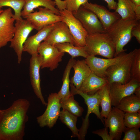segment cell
I'll list each match as a JSON object with an SVG mask.
<instances>
[{"mask_svg":"<svg viewBox=\"0 0 140 140\" xmlns=\"http://www.w3.org/2000/svg\"><path fill=\"white\" fill-rule=\"evenodd\" d=\"M47 101L45 111L42 115L37 117V120L40 127H47L51 128L59 118L61 107L57 93L50 94L47 98Z\"/></svg>","mask_w":140,"mask_h":140,"instance_id":"9c48e42d","label":"cell"},{"mask_svg":"<svg viewBox=\"0 0 140 140\" xmlns=\"http://www.w3.org/2000/svg\"><path fill=\"white\" fill-rule=\"evenodd\" d=\"M132 52L130 69V79L140 82V49L135 48Z\"/></svg>","mask_w":140,"mask_h":140,"instance_id":"4dcf8cb0","label":"cell"},{"mask_svg":"<svg viewBox=\"0 0 140 140\" xmlns=\"http://www.w3.org/2000/svg\"><path fill=\"white\" fill-rule=\"evenodd\" d=\"M129 53L124 52L114 58L107 59L88 55L85 60L92 72L99 77L105 78L106 71L107 68L123 59Z\"/></svg>","mask_w":140,"mask_h":140,"instance_id":"7c38bea8","label":"cell"},{"mask_svg":"<svg viewBox=\"0 0 140 140\" xmlns=\"http://www.w3.org/2000/svg\"><path fill=\"white\" fill-rule=\"evenodd\" d=\"M92 133L101 137L103 140H111L106 127L93 131Z\"/></svg>","mask_w":140,"mask_h":140,"instance_id":"e575fe53","label":"cell"},{"mask_svg":"<svg viewBox=\"0 0 140 140\" xmlns=\"http://www.w3.org/2000/svg\"><path fill=\"white\" fill-rule=\"evenodd\" d=\"M3 10L2 9H0V14L3 11Z\"/></svg>","mask_w":140,"mask_h":140,"instance_id":"60d3db41","label":"cell"},{"mask_svg":"<svg viewBox=\"0 0 140 140\" xmlns=\"http://www.w3.org/2000/svg\"><path fill=\"white\" fill-rule=\"evenodd\" d=\"M61 108L78 117L82 116L84 110L74 99V95H71L68 98L60 99Z\"/></svg>","mask_w":140,"mask_h":140,"instance_id":"f1b7e54d","label":"cell"},{"mask_svg":"<svg viewBox=\"0 0 140 140\" xmlns=\"http://www.w3.org/2000/svg\"><path fill=\"white\" fill-rule=\"evenodd\" d=\"M115 11L123 20L136 19V16L133 9L132 2L130 0H118Z\"/></svg>","mask_w":140,"mask_h":140,"instance_id":"d4e9b609","label":"cell"},{"mask_svg":"<svg viewBox=\"0 0 140 140\" xmlns=\"http://www.w3.org/2000/svg\"><path fill=\"white\" fill-rule=\"evenodd\" d=\"M124 113L116 107H113L107 117L103 119L106 127L109 128L111 140H118L121 137L125 127Z\"/></svg>","mask_w":140,"mask_h":140,"instance_id":"4fadbf2b","label":"cell"},{"mask_svg":"<svg viewBox=\"0 0 140 140\" xmlns=\"http://www.w3.org/2000/svg\"><path fill=\"white\" fill-rule=\"evenodd\" d=\"M116 107L124 113L140 112V98L133 94L123 98Z\"/></svg>","mask_w":140,"mask_h":140,"instance_id":"cb8c5ba5","label":"cell"},{"mask_svg":"<svg viewBox=\"0 0 140 140\" xmlns=\"http://www.w3.org/2000/svg\"><path fill=\"white\" fill-rule=\"evenodd\" d=\"M55 46L59 51L69 54L72 58L81 56L86 58L88 55L84 46H76L69 43L58 44L55 45Z\"/></svg>","mask_w":140,"mask_h":140,"instance_id":"484cf974","label":"cell"},{"mask_svg":"<svg viewBox=\"0 0 140 140\" xmlns=\"http://www.w3.org/2000/svg\"><path fill=\"white\" fill-rule=\"evenodd\" d=\"M84 47L88 55H99L107 58L114 57L115 46L107 32L88 34Z\"/></svg>","mask_w":140,"mask_h":140,"instance_id":"7a4b0ae2","label":"cell"},{"mask_svg":"<svg viewBox=\"0 0 140 140\" xmlns=\"http://www.w3.org/2000/svg\"><path fill=\"white\" fill-rule=\"evenodd\" d=\"M13 36L10 42V47L16 54L18 63L22 59L24 44L31 32L34 29L33 25L26 19L15 20Z\"/></svg>","mask_w":140,"mask_h":140,"instance_id":"8992f818","label":"cell"},{"mask_svg":"<svg viewBox=\"0 0 140 140\" xmlns=\"http://www.w3.org/2000/svg\"><path fill=\"white\" fill-rule=\"evenodd\" d=\"M55 2L56 5L58 9L61 11L66 9V6L65 2L61 0H53Z\"/></svg>","mask_w":140,"mask_h":140,"instance_id":"8d00e7d4","label":"cell"},{"mask_svg":"<svg viewBox=\"0 0 140 140\" xmlns=\"http://www.w3.org/2000/svg\"><path fill=\"white\" fill-rule=\"evenodd\" d=\"M134 94L140 98V86L137 88L135 89Z\"/></svg>","mask_w":140,"mask_h":140,"instance_id":"f35d334b","label":"cell"},{"mask_svg":"<svg viewBox=\"0 0 140 140\" xmlns=\"http://www.w3.org/2000/svg\"><path fill=\"white\" fill-rule=\"evenodd\" d=\"M100 106L101 107V116L103 118L107 117L111 109V101L108 87V84L99 90Z\"/></svg>","mask_w":140,"mask_h":140,"instance_id":"4316f807","label":"cell"},{"mask_svg":"<svg viewBox=\"0 0 140 140\" xmlns=\"http://www.w3.org/2000/svg\"><path fill=\"white\" fill-rule=\"evenodd\" d=\"M59 13L61 21L68 26L77 46H85L88 33L80 22L74 16L72 12L66 9L59 11Z\"/></svg>","mask_w":140,"mask_h":140,"instance_id":"30bf717a","label":"cell"},{"mask_svg":"<svg viewBox=\"0 0 140 140\" xmlns=\"http://www.w3.org/2000/svg\"><path fill=\"white\" fill-rule=\"evenodd\" d=\"M15 21L11 8L4 10L0 14V49L6 46L12 38Z\"/></svg>","mask_w":140,"mask_h":140,"instance_id":"9a60e30c","label":"cell"},{"mask_svg":"<svg viewBox=\"0 0 140 140\" xmlns=\"http://www.w3.org/2000/svg\"><path fill=\"white\" fill-rule=\"evenodd\" d=\"M25 3L21 12V16L23 18L29 14L34 11L37 8L43 7L47 8L60 15L59 10L55 7V2L52 0H24Z\"/></svg>","mask_w":140,"mask_h":140,"instance_id":"7402d4cb","label":"cell"},{"mask_svg":"<svg viewBox=\"0 0 140 140\" xmlns=\"http://www.w3.org/2000/svg\"><path fill=\"white\" fill-rule=\"evenodd\" d=\"M72 12L80 22L88 34L107 32L96 15L83 6H81L77 11Z\"/></svg>","mask_w":140,"mask_h":140,"instance_id":"8fae6325","label":"cell"},{"mask_svg":"<svg viewBox=\"0 0 140 140\" xmlns=\"http://www.w3.org/2000/svg\"><path fill=\"white\" fill-rule=\"evenodd\" d=\"M38 10L32 12L23 18L29 22L34 29L38 31L47 26L61 21L60 15L45 7L38 8Z\"/></svg>","mask_w":140,"mask_h":140,"instance_id":"ba28073f","label":"cell"},{"mask_svg":"<svg viewBox=\"0 0 140 140\" xmlns=\"http://www.w3.org/2000/svg\"><path fill=\"white\" fill-rule=\"evenodd\" d=\"M108 84L106 78L99 77L91 72L79 90L88 95H93Z\"/></svg>","mask_w":140,"mask_h":140,"instance_id":"44dd1931","label":"cell"},{"mask_svg":"<svg viewBox=\"0 0 140 140\" xmlns=\"http://www.w3.org/2000/svg\"><path fill=\"white\" fill-rule=\"evenodd\" d=\"M41 68H47L51 71L56 69L62 60L65 53L59 51L55 45L43 41L38 49Z\"/></svg>","mask_w":140,"mask_h":140,"instance_id":"52a82bcc","label":"cell"},{"mask_svg":"<svg viewBox=\"0 0 140 140\" xmlns=\"http://www.w3.org/2000/svg\"><path fill=\"white\" fill-rule=\"evenodd\" d=\"M132 2L137 6H140V0H130Z\"/></svg>","mask_w":140,"mask_h":140,"instance_id":"ab89813d","label":"cell"},{"mask_svg":"<svg viewBox=\"0 0 140 140\" xmlns=\"http://www.w3.org/2000/svg\"><path fill=\"white\" fill-rule=\"evenodd\" d=\"M82 6L96 15L107 32L111 26L121 18L115 11L110 12L104 6L96 3L87 2Z\"/></svg>","mask_w":140,"mask_h":140,"instance_id":"e0dca14e","label":"cell"},{"mask_svg":"<svg viewBox=\"0 0 140 140\" xmlns=\"http://www.w3.org/2000/svg\"><path fill=\"white\" fill-rule=\"evenodd\" d=\"M53 25L45 26L38 31L35 34L28 37L24 44L23 52H26L31 56L38 54L39 46L52 29Z\"/></svg>","mask_w":140,"mask_h":140,"instance_id":"d6986e66","label":"cell"},{"mask_svg":"<svg viewBox=\"0 0 140 140\" xmlns=\"http://www.w3.org/2000/svg\"><path fill=\"white\" fill-rule=\"evenodd\" d=\"M124 122L126 127L139 128L140 127V112L124 113Z\"/></svg>","mask_w":140,"mask_h":140,"instance_id":"1f68e13d","label":"cell"},{"mask_svg":"<svg viewBox=\"0 0 140 140\" xmlns=\"http://www.w3.org/2000/svg\"><path fill=\"white\" fill-rule=\"evenodd\" d=\"M139 86L140 82L132 80L125 84L116 82L108 84L111 106L116 107L123 98L134 94Z\"/></svg>","mask_w":140,"mask_h":140,"instance_id":"5bb4252c","label":"cell"},{"mask_svg":"<svg viewBox=\"0 0 140 140\" xmlns=\"http://www.w3.org/2000/svg\"><path fill=\"white\" fill-rule=\"evenodd\" d=\"M132 54V51L130 52L126 58L107 68L106 71L105 78L108 84L115 82L125 84L130 81Z\"/></svg>","mask_w":140,"mask_h":140,"instance_id":"5b68a950","label":"cell"},{"mask_svg":"<svg viewBox=\"0 0 140 140\" xmlns=\"http://www.w3.org/2000/svg\"><path fill=\"white\" fill-rule=\"evenodd\" d=\"M66 9L72 12L76 11L80 7L88 2V0H64Z\"/></svg>","mask_w":140,"mask_h":140,"instance_id":"836d02e7","label":"cell"},{"mask_svg":"<svg viewBox=\"0 0 140 140\" xmlns=\"http://www.w3.org/2000/svg\"><path fill=\"white\" fill-rule=\"evenodd\" d=\"M134 20H123L121 19L115 22L107 32L115 44L114 57L125 52L124 47L131 40L132 28L137 21Z\"/></svg>","mask_w":140,"mask_h":140,"instance_id":"3957f363","label":"cell"},{"mask_svg":"<svg viewBox=\"0 0 140 140\" xmlns=\"http://www.w3.org/2000/svg\"><path fill=\"white\" fill-rule=\"evenodd\" d=\"M30 102L23 98L15 101L8 108L1 110L0 140H23L28 121Z\"/></svg>","mask_w":140,"mask_h":140,"instance_id":"6da1fadb","label":"cell"},{"mask_svg":"<svg viewBox=\"0 0 140 140\" xmlns=\"http://www.w3.org/2000/svg\"><path fill=\"white\" fill-rule=\"evenodd\" d=\"M59 117L61 121L71 131V137H77L79 139V129L76 126L78 117L64 109L60 111Z\"/></svg>","mask_w":140,"mask_h":140,"instance_id":"83f0119b","label":"cell"},{"mask_svg":"<svg viewBox=\"0 0 140 140\" xmlns=\"http://www.w3.org/2000/svg\"><path fill=\"white\" fill-rule=\"evenodd\" d=\"M139 128L125 127L123 132L124 135L123 140H139L140 132Z\"/></svg>","mask_w":140,"mask_h":140,"instance_id":"d6a6232c","label":"cell"},{"mask_svg":"<svg viewBox=\"0 0 140 140\" xmlns=\"http://www.w3.org/2000/svg\"><path fill=\"white\" fill-rule=\"evenodd\" d=\"M1 110L0 109V115H1Z\"/></svg>","mask_w":140,"mask_h":140,"instance_id":"b9f144b4","label":"cell"},{"mask_svg":"<svg viewBox=\"0 0 140 140\" xmlns=\"http://www.w3.org/2000/svg\"><path fill=\"white\" fill-rule=\"evenodd\" d=\"M132 37H135L137 42L140 43V22L137 20L132 27L131 31Z\"/></svg>","mask_w":140,"mask_h":140,"instance_id":"d590c367","label":"cell"},{"mask_svg":"<svg viewBox=\"0 0 140 140\" xmlns=\"http://www.w3.org/2000/svg\"><path fill=\"white\" fill-rule=\"evenodd\" d=\"M107 4V6L109 10H115L117 6V3L115 0H104Z\"/></svg>","mask_w":140,"mask_h":140,"instance_id":"74e56055","label":"cell"},{"mask_svg":"<svg viewBox=\"0 0 140 140\" xmlns=\"http://www.w3.org/2000/svg\"><path fill=\"white\" fill-rule=\"evenodd\" d=\"M72 68L74 71V74L71 78L70 82L79 90L83 82L92 72L85 60H76Z\"/></svg>","mask_w":140,"mask_h":140,"instance_id":"ffe728a7","label":"cell"},{"mask_svg":"<svg viewBox=\"0 0 140 140\" xmlns=\"http://www.w3.org/2000/svg\"><path fill=\"white\" fill-rule=\"evenodd\" d=\"M25 3L24 0H0V9L5 6L12 8L14 11L15 20L22 19L21 12Z\"/></svg>","mask_w":140,"mask_h":140,"instance_id":"f546056e","label":"cell"},{"mask_svg":"<svg viewBox=\"0 0 140 140\" xmlns=\"http://www.w3.org/2000/svg\"><path fill=\"white\" fill-rule=\"evenodd\" d=\"M44 41L53 45L59 43H69L77 46L68 26L61 21L54 24L52 29Z\"/></svg>","mask_w":140,"mask_h":140,"instance_id":"2e32d148","label":"cell"},{"mask_svg":"<svg viewBox=\"0 0 140 140\" xmlns=\"http://www.w3.org/2000/svg\"><path fill=\"white\" fill-rule=\"evenodd\" d=\"M76 60L74 58L70 59L65 69L62 80V85L60 90L57 93V96L60 99L67 98L72 95L69 90V76L71 70Z\"/></svg>","mask_w":140,"mask_h":140,"instance_id":"603a6c76","label":"cell"},{"mask_svg":"<svg viewBox=\"0 0 140 140\" xmlns=\"http://www.w3.org/2000/svg\"><path fill=\"white\" fill-rule=\"evenodd\" d=\"M41 64L38 54L31 56L30 60L29 73L31 85L33 91L42 104L46 106L41 92L40 70Z\"/></svg>","mask_w":140,"mask_h":140,"instance_id":"ac0fdd59","label":"cell"},{"mask_svg":"<svg viewBox=\"0 0 140 140\" xmlns=\"http://www.w3.org/2000/svg\"><path fill=\"white\" fill-rule=\"evenodd\" d=\"M71 94L74 95L79 94L84 99L87 107V111L85 118H83L82 123L80 128L79 129V139L84 140L89 125V117L91 113L96 115L98 118L100 119L103 123L104 122L101 116L99 109L100 97L99 91L94 94L90 95L81 92L76 89L72 84H70Z\"/></svg>","mask_w":140,"mask_h":140,"instance_id":"277c9868","label":"cell"}]
</instances>
